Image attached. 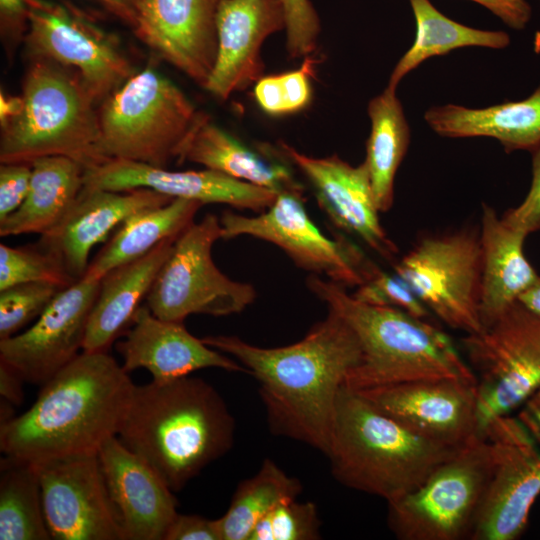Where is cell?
I'll list each match as a JSON object with an SVG mask.
<instances>
[{"label": "cell", "instance_id": "1", "mask_svg": "<svg viewBox=\"0 0 540 540\" xmlns=\"http://www.w3.org/2000/svg\"><path fill=\"white\" fill-rule=\"evenodd\" d=\"M202 340L258 381L273 433L327 454L338 395L361 356L356 335L339 315L329 310L302 340L283 347H258L233 335Z\"/></svg>", "mask_w": 540, "mask_h": 540}, {"label": "cell", "instance_id": "2", "mask_svg": "<svg viewBox=\"0 0 540 540\" xmlns=\"http://www.w3.org/2000/svg\"><path fill=\"white\" fill-rule=\"evenodd\" d=\"M135 387L106 351H82L42 385L27 411L1 424V452L33 464L98 453L118 435Z\"/></svg>", "mask_w": 540, "mask_h": 540}, {"label": "cell", "instance_id": "3", "mask_svg": "<svg viewBox=\"0 0 540 540\" xmlns=\"http://www.w3.org/2000/svg\"><path fill=\"white\" fill-rule=\"evenodd\" d=\"M234 429L216 389L188 375L136 385L117 437L175 492L230 450Z\"/></svg>", "mask_w": 540, "mask_h": 540}, {"label": "cell", "instance_id": "4", "mask_svg": "<svg viewBox=\"0 0 540 540\" xmlns=\"http://www.w3.org/2000/svg\"><path fill=\"white\" fill-rule=\"evenodd\" d=\"M309 289L352 329L359 363L344 387L362 390L402 382L459 379L477 383L451 338L428 320L400 309L361 302L346 288L311 275Z\"/></svg>", "mask_w": 540, "mask_h": 540}, {"label": "cell", "instance_id": "5", "mask_svg": "<svg viewBox=\"0 0 540 540\" xmlns=\"http://www.w3.org/2000/svg\"><path fill=\"white\" fill-rule=\"evenodd\" d=\"M462 447L416 433L343 387L326 456L341 484L389 502L417 489Z\"/></svg>", "mask_w": 540, "mask_h": 540}, {"label": "cell", "instance_id": "6", "mask_svg": "<svg viewBox=\"0 0 540 540\" xmlns=\"http://www.w3.org/2000/svg\"><path fill=\"white\" fill-rule=\"evenodd\" d=\"M21 99L19 112L0 124L1 163L64 156L87 170L110 160L101 147L99 104L76 71L29 59Z\"/></svg>", "mask_w": 540, "mask_h": 540}, {"label": "cell", "instance_id": "7", "mask_svg": "<svg viewBox=\"0 0 540 540\" xmlns=\"http://www.w3.org/2000/svg\"><path fill=\"white\" fill-rule=\"evenodd\" d=\"M199 114L172 80L147 65L98 106L102 151L108 159L167 168Z\"/></svg>", "mask_w": 540, "mask_h": 540}, {"label": "cell", "instance_id": "8", "mask_svg": "<svg viewBox=\"0 0 540 540\" xmlns=\"http://www.w3.org/2000/svg\"><path fill=\"white\" fill-rule=\"evenodd\" d=\"M492 463L489 441L474 438L417 489L387 502L390 530L400 540L470 539Z\"/></svg>", "mask_w": 540, "mask_h": 540}, {"label": "cell", "instance_id": "9", "mask_svg": "<svg viewBox=\"0 0 540 540\" xmlns=\"http://www.w3.org/2000/svg\"><path fill=\"white\" fill-rule=\"evenodd\" d=\"M461 343L476 376L477 435L540 387V315L520 301Z\"/></svg>", "mask_w": 540, "mask_h": 540}, {"label": "cell", "instance_id": "10", "mask_svg": "<svg viewBox=\"0 0 540 540\" xmlns=\"http://www.w3.org/2000/svg\"><path fill=\"white\" fill-rule=\"evenodd\" d=\"M221 234L220 218L209 213L178 236L145 298L152 314L183 322L191 314L239 313L253 303L254 287L230 279L213 261L212 247Z\"/></svg>", "mask_w": 540, "mask_h": 540}, {"label": "cell", "instance_id": "11", "mask_svg": "<svg viewBox=\"0 0 540 540\" xmlns=\"http://www.w3.org/2000/svg\"><path fill=\"white\" fill-rule=\"evenodd\" d=\"M394 274L450 328L465 334L484 328L479 230L462 228L421 238L394 264Z\"/></svg>", "mask_w": 540, "mask_h": 540}, {"label": "cell", "instance_id": "12", "mask_svg": "<svg viewBox=\"0 0 540 540\" xmlns=\"http://www.w3.org/2000/svg\"><path fill=\"white\" fill-rule=\"evenodd\" d=\"M28 59L76 71L100 105L137 70L119 38L67 0H29Z\"/></svg>", "mask_w": 540, "mask_h": 540}, {"label": "cell", "instance_id": "13", "mask_svg": "<svg viewBox=\"0 0 540 540\" xmlns=\"http://www.w3.org/2000/svg\"><path fill=\"white\" fill-rule=\"evenodd\" d=\"M221 239L251 236L281 248L296 265L337 284L358 287L379 269L346 238L324 235L308 216L303 195L278 193L273 204L254 216L225 211Z\"/></svg>", "mask_w": 540, "mask_h": 540}, {"label": "cell", "instance_id": "14", "mask_svg": "<svg viewBox=\"0 0 540 540\" xmlns=\"http://www.w3.org/2000/svg\"><path fill=\"white\" fill-rule=\"evenodd\" d=\"M493 463L469 540H515L540 494V449L517 417L492 420L483 436Z\"/></svg>", "mask_w": 540, "mask_h": 540}, {"label": "cell", "instance_id": "15", "mask_svg": "<svg viewBox=\"0 0 540 540\" xmlns=\"http://www.w3.org/2000/svg\"><path fill=\"white\" fill-rule=\"evenodd\" d=\"M33 465L52 539L124 540L98 453L71 455Z\"/></svg>", "mask_w": 540, "mask_h": 540}, {"label": "cell", "instance_id": "16", "mask_svg": "<svg viewBox=\"0 0 540 540\" xmlns=\"http://www.w3.org/2000/svg\"><path fill=\"white\" fill-rule=\"evenodd\" d=\"M100 280L83 276L64 287L32 326L0 340V362L24 381L43 385L83 349Z\"/></svg>", "mask_w": 540, "mask_h": 540}, {"label": "cell", "instance_id": "17", "mask_svg": "<svg viewBox=\"0 0 540 540\" xmlns=\"http://www.w3.org/2000/svg\"><path fill=\"white\" fill-rule=\"evenodd\" d=\"M353 391L429 439L461 447L478 437L475 382L419 380Z\"/></svg>", "mask_w": 540, "mask_h": 540}, {"label": "cell", "instance_id": "18", "mask_svg": "<svg viewBox=\"0 0 540 540\" xmlns=\"http://www.w3.org/2000/svg\"><path fill=\"white\" fill-rule=\"evenodd\" d=\"M280 148L308 180L317 202L334 225L360 238L381 257L394 259L398 248L381 225L364 162L353 166L337 155L312 157L285 142H280Z\"/></svg>", "mask_w": 540, "mask_h": 540}, {"label": "cell", "instance_id": "19", "mask_svg": "<svg viewBox=\"0 0 540 540\" xmlns=\"http://www.w3.org/2000/svg\"><path fill=\"white\" fill-rule=\"evenodd\" d=\"M83 188L111 191L146 188L172 199L195 200L203 205L226 204L256 213L268 209L278 195L210 169L171 171L122 159H110L85 170Z\"/></svg>", "mask_w": 540, "mask_h": 540}, {"label": "cell", "instance_id": "20", "mask_svg": "<svg viewBox=\"0 0 540 540\" xmlns=\"http://www.w3.org/2000/svg\"><path fill=\"white\" fill-rule=\"evenodd\" d=\"M220 0H142L135 36L205 88L217 57Z\"/></svg>", "mask_w": 540, "mask_h": 540}, {"label": "cell", "instance_id": "21", "mask_svg": "<svg viewBox=\"0 0 540 540\" xmlns=\"http://www.w3.org/2000/svg\"><path fill=\"white\" fill-rule=\"evenodd\" d=\"M217 57L205 88L219 100L255 84L264 72L261 48L285 29L282 0H220Z\"/></svg>", "mask_w": 540, "mask_h": 540}, {"label": "cell", "instance_id": "22", "mask_svg": "<svg viewBox=\"0 0 540 540\" xmlns=\"http://www.w3.org/2000/svg\"><path fill=\"white\" fill-rule=\"evenodd\" d=\"M172 200L146 188L128 191L82 188L64 219L41 235L38 245L53 254L76 282L86 273L94 246L106 241L133 214Z\"/></svg>", "mask_w": 540, "mask_h": 540}, {"label": "cell", "instance_id": "23", "mask_svg": "<svg viewBox=\"0 0 540 540\" xmlns=\"http://www.w3.org/2000/svg\"><path fill=\"white\" fill-rule=\"evenodd\" d=\"M98 457L124 540H164L178 514L173 491L117 436L101 446Z\"/></svg>", "mask_w": 540, "mask_h": 540}, {"label": "cell", "instance_id": "24", "mask_svg": "<svg viewBox=\"0 0 540 540\" xmlns=\"http://www.w3.org/2000/svg\"><path fill=\"white\" fill-rule=\"evenodd\" d=\"M131 323L116 345L128 373L142 368L150 372L152 380L165 382L206 368L247 372L238 361L193 336L183 322L158 318L146 305L137 309Z\"/></svg>", "mask_w": 540, "mask_h": 540}, {"label": "cell", "instance_id": "25", "mask_svg": "<svg viewBox=\"0 0 540 540\" xmlns=\"http://www.w3.org/2000/svg\"><path fill=\"white\" fill-rule=\"evenodd\" d=\"M527 233L507 224L489 205L482 208L480 314L491 324L537 281L539 275L523 251Z\"/></svg>", "mask_w": 540, "mask_h": 540}, {"label": "cell", "instance_id": "26", "mask_svg": "<svg viewBox=\"0 0 540 540\" xmlns=\"http://www.w3.org/2000/svg\"><path fill=\"white\" fill-rule=\"evenodd\" d=\"M424 120L440 136L490 137L507 152H532L540 146V84L529 97L519 101L484 108L433 106L424 113Z\"/></svg>", "mask_w": 540, "mask_h": 540}, {"label": "cell", "instance_id": "27", "mask_svg": "<svg viewBox=\"0 0 540 540\" xmlns=\"http://www.w3.org/2000/svg\"><path fill=\"white\" fill-rule=\"evenodd\" d=\"M184 161L276 193L303 195L302 186L287 166L247 147L203 111L182 147L178 162Z\"/></svg>", "mask_w": 540, "mask_h": 540}, {"label": "cell", "instance_id": "28", "mask_svg": "<svg viewBox=\"0 0 540 540\" xmlns=\"http://www.w3.org/2000/svg\"><path fill=\"white\" fill-rule=\"evenodd\" d=\"M176 239L162 242L147 255L119 266L102 277L89 316L82 351H106L132 321Z\"/></svg>", "mask_w": 540, "mask_h": 540}, {"label": "cell", "instance_id": "29", "mask_svg": "<svg viewBox=\"0 0 540 540\" xmlns=\"http://www.w3.org/2000/svg\"><path fill=\"white\" fill-rule=\"evenodd\" d=\"M30 187L23 204L0 221V236L54 229L69 212L82 188L85 168L64 156H45L32 163Z\"/></svg>", "mask_w": 540, "mask_h": 540}, {"label": "cell", "instance_id": "30", "mask_svg": "<svg viewBox=\"0 0 540 540\" xmlns=\"http://www.w3.org/2000/svg\"><path fill=\"white\" fill-rule=\"evenodd\" d=\"M202 203L188 199L141 210L124 221L99 251L84 276L101 280L111 270L137 260L168 239H176L193 222Z\"/></svg>", "mask_w": 540, "mask_h": 540}, {"label": "cell", "instance_id": "31", "mask_svg": "<svg viewBox=\"0 0 540 540\" xmlns=\"http://www.w3.org/2000/svg\"><path fill=\"white\" fill-rule=\"evenodd\" d=\"M371 123L366 142L367 166L376 204L388 211L394 200V181L409 143L410 128L396 89L386 86L367 106Z\"/></svg>", "mask_w": 540, "mask_h": 540}, {"label": "cell", "instance_id": "32", "mask_svg": "<svg viewBox=\"0 0 540 540\" xmlns=\"http://www.w3.org/2000/svg\"><path fill=\"white\" fill-rule=\"evenodd\" d=\"M409 3L416 23L415 40L391 72L387 85L390 88L397 89L408 73L430 57L462 47L503 49L510 44L508 33L458 23L441 13L430 0H409Z\"/></svg>", "mask_w": 540, "mask_h": 540}, {"label": "cell", "instance_id": "33", "mask_svg": "<svg viewBox=\"0 0 540 540\" xmlns=\"http://www.w3.org/2000/svg\"><path fill=\"white\" fill-rule=\"evenodd\" d=\"M0 539H52L35 466L8 456L1 460Z\"/></svg>", "mask_w": 540, "mask_h": 540}, {"label": "cell", "instance_id": "34", "mask_svg": "<svg viewBox=\"0 0 540 540\" xmlns=\"http://www.w3.org/2000/svg\"><path fill=\"white\" fill-rule=\"evenodd\" d=\"M300 481L287 475L271 459L258 472L239 483L226 513L218 518L222 540H248L255 525L278 504L294 500Z\"/></svg>", "mask_w": 540, "mask_h": 540}, {"label": "cell", "instance_id": "35", "mask_svg": "<svg viewBox=\"0 0 540 540\" xmlns=\"http://www.w3.org/2000/svg\"><path fill=\"white\" fill-rule=\"evenodd\" d=\"M316 62L308 55L296 70L263 75L253 89L259 108L272 117L294 114L307 108L313 96L312 79L315 77Z\"/></svg>", "mask_w": 540, "mask_h": 540}, {"label": "cell", "instance_id": "36", "mask_svg": "<svg viewBox=\"0 0 540 540\" xmlns=\"http://www.w3.org/2000/svg\"><path fill=\"white\" fill-rule=\"evenodd\" d=\"M28 282H49L66 287L74 283L60 261L37 247L0 244V290Z\"/></svg>", "mask_w": 540, "mask_h": 540}, {"label": "cell", "instance_id": "37", "mask_svg": "<svg viewBox=\"0 0 540 540\" xmlns=\"http://www.w3.org/2000/svg\"><path fill=\"white\" fill-rule=\"evenodd\" d=\"M321 521L313 502L284 501L269 511L253 528L248 540L320 539Z\"/></svg>", "mask_w": 540, "mask_h": 540}, {"label": "cell", "instance_id": "38", "mask_svg": "<svg viewBox=\"0 0 540 540\" xmlns=\"http://www.w3.org/2000/svg\"><path fill=\"white\" fill-rule=\"evenodd\" d=\"M63 286L28 282L0 290V340L10 338L38 318Z\"/></svg>", "mask_w": 540, "mask_h": 540}, {"label": "cell", "instance_id": "39", "mask_svg": "<svg viewBox=\"0 0 540 540\" xmlns=\"http://www.w3.org/2000/svg\"><path fill=\"white\" fill-rule=\"evenodd\" d=\"M352 295L361 302L394 307L416 318L428 320L430 315V311L401 278L396 274L389 275L381 269L358 286Z\"/></svg>", "mask_w": 540, "mask_h": 540}, {"label": "cell", "instance_id": "40", "mask_svg": "<svg viewBox=\"0 0 540 540\" xmlns=\"http://www.w3.org/2000/svg\"><path fill=\"white\" fill-rule=\"evenodd\" d=\"M286 49L291 58L311 55L317 48L321 26L310 0H282Z\"/></svg>", "mask_w": 540, "mask_h": 540}, {"label": "cell", "instance_id": "41", "mask_svg": "<svg viewBox=\"0 0 540 540\" xmlns=\"http://www.w3.org/2000/svg\"><path fill=\"white\" fill-rule=\"evenodd\" d=\"M32 175L30 163H1L0 221L15 212L27 197Z\"/></svg>", "mask_w": 540, "mask_h": 540}, {"label": "cell", "instance_id": "42", "mask_svg": "<svg viewBox=\"0 0 540 540\" xmlns=\"http://www.w3.org/2000/svg\"><path fill=\"white\" fill-rule=\"evenodd\" d=\"M502 218L507 224L528 235L540 230V146L532 151V179L527 195Z\"/></svg>", "mask_w": 540, "mask_h": 540}, {"label": "cell", "instance_id": "43", "mask_svg": "<svg viewBox=\"0 0 540 540\" xmlns=\"http://www.w3.org/2000/svg\"><path fill=\"white\" fill-rule=\"evenodd\" d=\"M29 0H0V32L7 54L13 56L28 30Z\"/></svg>", "mask_w": 540, "mask_h": 540}, {"label": "cell", "instance_id": "44", "mask_svg": "<svg viewBox=\"0 0 540 540\" xmlns=\"http://www.w3.org/2000/svg\"><path fill=\"white\" fill-rule=\"evenodd\" d=\"M164 540H222L218 519L177 514Z\"/></svg>", "mask_w": 540, "mask_h": 540}, {"label": "cell", "instance_id": "45", "mask_svg": "<svg viewBox=\"0 0 540 540\" xmlns=\"http://www.w3.org/2000/svg\"><path fill=\"white\" fill-rule=\"evenodd\" d=\"M482 5L507 26L515 30L526 27L532 10L527 0H470Z\"/></svg>", "mask_w": 540, "mask_h": 540}, {"label": "cell", "instance_id": "46", "mask_svg": "<svg viewBox=\"0 0 540 540\" xmlns=\"http://www.w3.org/2000/svg\"><path fill=\"white\" fill-rule=\"evenodd\" d=\"M99 5L114 18L133 29L137 25L142 0H87Z\"/></svg>", "mask_w": 540, "mask_h": 540}, {"label": "cell", "instance_id": "47", "mask_svg": "<svg viewBox=\"0 0 540 540\" xmlns=\"http://www.w3.org/2000/svg\"><path fill=\"white\" fill-rule=\"evenodd\" d=\"M23 381L14 369L0 362V394L4 401L15 405L23 401Z\"/></svg>", "mask_w": 540, "mask_h": 540}, {"label": "cell", "instance_id": "48", "mask_svg": "<svg viewBox=\"0 0 540 540\" xmlns=\"http://www.w3.org/2000/svg\"><path fill=\"white\" fill-rule=\"evenodd\" d=\"M517 418L540 445V387L524 402Z\"/></svg>", "mask_w": 540, "mask_h": 540}, {"label": "cell", "instance_id": "49", "mask_svg": "<svg viewBox=\"0 0 540 540\" xmlns=\"http://www.w3.org/2000/svg\"><path fill=\"white\" fill-rule=\"evenodd\" d=\"M519 301L528 309L540 315V275L534 285L521 295Z\"/></svg>", "mask_w": 540, "mask_h": 540}, {"label": "cell", "instance_id": "50", "mask_svg": "<svg viewBox=\"0 0 540 540\" xmlns=\"http://www.w3.org/2000/svg\"><path fill=\"white\" fill-rule=\"evenodd\" d=\"M540 2V0H538Z\"/></svg>", "mask_w": 540, "mask_h": 540}]
</instances>
